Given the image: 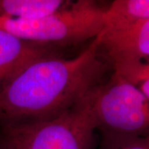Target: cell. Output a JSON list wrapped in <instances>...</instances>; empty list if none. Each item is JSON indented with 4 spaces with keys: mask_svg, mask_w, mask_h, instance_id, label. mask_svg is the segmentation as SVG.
Returning a JSON list of instances; mask_svg holds the SVG:
<instances>
[{
    "mask_svg": "<svg viewBox=\"0 0 149 149\" xmlns=\"http://www.w3.org/2000/svg\"><path fill=\"white\" fill-rule=\"evenodd\" d=\"M102 32L74 57L48 56L22 70L0 91V125L57 117L101 84L112 70Z\"/></svg>",
    "mask_w": 149,
    "mask_h": 149,
    "instance_id": "cell-1",
    "label": "cell"
},
{
    "mask_svg": "<svg viewBox=\"0 0 149 149\" xmlns=\"http://www.w3.org/2000/svg\"><path fill=\"white\" fill-rule=\"evenodd\" d=\"M96 87L57 117L0 125V141L9 149H96Z\"/></svg>",
    "mask_w": 149,
    "mask_h": 149,
    "instance_id": "cell-2",
    "label": "cell"
},
{
    "mask_svg": "<svg viewBox=\"0 0 149 149\" xmlns=\"http://www.w3.org/2000/svg\"><path fill=\"white\" fill-rule=\"evenodd\" d=\"M104 12L95 1H70L64 8L39 17H0V30L40 46L66 47L98 37L104 29Z\"/></svg>",
    "mask_w": 149,
    "mask_h": 149,
    "instance_id": "cell-3",
    "label": "cell"
},
{
    "mask_svg": "<svg viewBox=\"0 0 149 149\" xmlns=\"http://www.w3.org/2000/svg\"><path fill=\"white\" fill-rule=\"evenodd\" d=\"M92 111L100 142L149 132V100L113 71L95 88Z\"/></svg>",
    "mask_w": 149,
    "mask_h": 149,
    "instance_id": "cell-4",
    "label": "cell"
},
{
    "mask_svg": "<svg viewBox=\"0 0 149 149\" xmlns=\"http://www.w3.org/2000/svg\"><path fill=\"white\" fill-rule=\"evenodd\" d=\"M100 50L113 71L133 83L149 65V19L121 32H102Z\"/></svg>",
    "mask_w": 149,
    "mask_h": 149,
    "instance_id": "cell-5",
    "label": "cell"
},
{
    "mask_svg": "<svg viewBox=\"0 0 149 149\" xmlns=\"http://www.w3.org/2000/svg\"><path fill=\"white\" fill-rule=\"evenodd\" d=\"M56 56L52 48L27 42L0 30V91L32 61Z\"/></svg>",
    "mask_w": 149,
    "mask_h": 149,
    "instance_id": "cell-6",
    "label": "cell"
},
{
    "mask_svg": "<svg viewBox=\"0 0 149 149\" xmlns=\"http://www.w3.org/2000/svg\"><path fill=\"white\" fill-rule=\"evenodd\" d=\"M149 19V0H115L105 8L104 34L128 29Z\"/></svg>",
    "mask_w": 149,
    "mask_h": 149,
    "instance_id": "cell-7",
    "label": "cell"
},
{
    "mask_svg": "<svg viewBox=\"0 0 149 149\" xmlns=\"http://www.w3.org/2000/svg\"><path fill=\"white\" fill-rule=\"evenodd\" d=\"M65 0H0V17L29 19L45 16L69 4Z\"/></svg>",
    "mask_w": 149,
    "mask_h": 149,
    "instance_id": "cell-8",
    "label": "cell"
},
{
    "mask_svg": "<svg viewBox=\"0 0 149 149\" xmlns=\"http://www.w3.org/2000/svg\"><path fill=\"white\" fill-rule=\"evenodd\" d=\"M97 149H149L148 133L100 142Z\"/></svg>",
    "mask_w": 149,
    "mask_h": 149,
    "instance_id": "cell-9",
    "label": "cell"
},
{
    "mask_svg": "<svg viewBox=\"0 0 149 149\" xmlns=\"http://www.w3.org/2000/svg\"><path fill=\"white\" fill-rule=\"evenodd\" d=\"M135 85L149 100V65L139 74Z\"/></svg>",
    "mask_w": 149,
    "mask_h": 149,
    "instance_id": "cell-10",
    "label": "cell"
},
{
    "mask_svg": "<svg viewBox=\"0 0 149 149\" xmlns=\"http://www.w3.org/2000/svg\"><path fill=\"white\" fill-rule=\"evenodd\" d=\"M0 149H9L2 141H0Z\"/></svg>",
    "mask_w": 149,
    "mask_h": 149,
    "instance_id": "cell-11",
    "label": "cell"
}]
</instances>
